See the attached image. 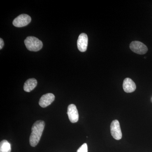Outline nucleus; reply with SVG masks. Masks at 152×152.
<instances>
[{"mask_svg":"<svg viewBox=\"0 0 152 152\" xmlns=\"http://www.w3.org/2000/svg\"><path fill=\"white\" fill-rule=\"evenodd\" d=\"M45 125V122L41 120L37 121L33 124L29 139L30 145L32 147H36L39 143Z\"/></svg>","mask_w":152,"mask_h":152,"instance_id":"nucleus-1","label":"nucleus"},{"mask_svg":"<svg viewBox=\"0 0 152 152\" xmlns=\"http://www.w3.org/2000/svg\"><path fill=\"white\" fill-rule=\"evenodd\" d=\"M25 45L28 50L37 52L43 47L42 42L34 37H28L25 40Z\"/></svg>","mask_w":152,"mask_h":152,"instance_id":"nucleus-2","label":"nucleus"},{"mask_svg":"<svg viewBox=\"0 0 152 152\" xmlns=\"http://www.w3.org/2000/svg\"><path fill=\"white\" fill-rule=\"evenodd\" d=\"M130 48L134 53L143 55L148 52V48L145 44L139 41H133L130 45Z\"/></svg>","mask_w":152,"mask_h":152,"instance_id":"nucleus-3","label":"nucleus"},{"mask_svg":"<svg viewBox=\"0 0 152 152\" xmlns=\"http://www.w3.org/2000/svg\"><path fill=\"white\" fill-rule=\"evenodd\" d=\"M31 20V17L28 15L22 14L14 19L13 25L16 27H23L28 25Z\"/></svg>","mask_w":152,"mask_h":152,"instance_id":"nucleus-4","label":"nucleus"},{"mask_svg":"<svg viewBox=\"0 0 152 152\" xmlns=\"http://www.w3.org/2000/svg\"><path fill=\"white\" fill-rule=\"evenodd\" d=\"M110 132L112 136L117 140L121 139L122 134L119 122L118 120L113 121L110 125Z\"/></svg>","mask_w":152,"mask_h":152,"instance_id":"nucleus-5","label":"nucleus"},{"mask_svg":"<svg viewBox=\"0 0 152 152\" xmlns=\"http://www.w3.org/2000/svg\"><path fill=\"white\" fill-rule=\"evenodd\" d=\"M67 114L69 120L72 123H75L78 121L79 113L75 105L71 104L68 106Z\"/></svg>","mask_w":152,"mask_h":152,"instance_id":"nucleus-6","label":"nucleus"},{"mask_svg":"<svg viewBox=\"0 0 152 152\" xmlns=\"http://www.w3.org/2000/svg\"><path fill=\"white\" fill-rule=\"evenodd\" d=\"M88 44V37L86 34L82 33L79 36L77 41V46L79 50L81 52L86 51Z\"/></svg>","mask_w":152,"mask_h":152,"instance_id":"nucleus-7","label":"nucleus"},{"mask_svg":"<svg viewBox=\"0 0 152 152\" xmlns=\"http://www.w3.org/2000/svg\"><path fill=\"white\" fill-rule=\"evenodd\" d=\"M55 99L54 95L51 93H48L41 97L39 101V104L42 107H46L53 102Z\"/></svg>","mask_w":152,"mask_h":152,"instance_id":"nucleus-8","label":"nucleus"},{"mask_svg":"<svg viewBox=\"0 0 152 152\" xmlns=\"http://www.w3.org/2000/svg\"><path fill=\"white\" fill-rule=\"evenodd\" d=\"M123 87L125 92L130 93L135 91L136 85L132 79L126 78L123 82Z\"/></svg>","mask_w":152,"mask_h":152,"instance_id":"nucleus-9","label":"nucleus"},{"mask_svg":"<svg viewBox=\"0 0 152 152\" xmlns=\"http://www.w3.org/2000/svg\"><path fill=\"white\" fill-rule=\"evenodd\" d=\"M37 85V81L34 78L28 79L24 85V90L27 92H30L34 90Z\"/></svg>","mask_w":152,"mask_h":152,"instance_id":"nucleus-10","label":"nucleus"},{"mask_svg":"<svg viewBox=\"0 0 152 152\" xmlns=\"http://www.w3.org/2000/svg\"><path fill=\"white\" fill-rule=\"evenodd\" d=\"M11 145L7 140H3L0 143V152H11Z\"/></svg>","mask_w":152,"mask_h":152,"instance_id":"nucleus-11","label":"nucleus"},{"mask_svg":"<svg viewBox=\"0 0 152 152\" xmlns=\"http://www.w3.org/2000/svg\"><path fill=\"white\" fill-rule=\"evenodd\" d=\"M77 152H88V145L86 143H84L80 147Z\"/></svg>","mask_w":152,"mask_h":152,"instance_id":"nucleus-12","label":"nucleus"},{"mask_svg":"<svg viewBox=\"0 0 152 152\" xmlns=\"http://www.w3.org/2000/svg\"><path fill=\"white\" fill-rule=\"evenodd\" d=\"M4 41H3V40L1 38V39H0V49H1V50L2 49L3 47H4Z\"/></svg>","mask_w":152,"mask_h":152,"instance_id":"nucleus-13","label":"nucleus"}]
</instances>
